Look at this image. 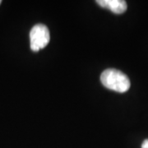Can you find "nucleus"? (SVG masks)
<instances>
[{
	"mask_svg": "<svg viewBox=\"0 0 148 148\" xmlns=\"http://www.w3.org/2000/svg\"><path fill=\"white\" fill-rule=\"evenodd\" d=\"M50 40V34L48 27L44 24H36L32 27L30 32L31 49L37 52L47 46Z\"/></svg>",
	"mask_w": 148,
	"mask_h": 148,
	"instance_id": "obj_2",
	"label": "nucleus"
},
{
	"mask_svg": "<svg viewBox=\"0 0 148 148\" xmlns=\"http://www.w3.org/2000/svg\"><path fill=\"white\" fill-rule=\"evenodd\" d=\"M101 83L110 90L123 93L130 88V80L126 74L114 69L105 70L101 75Z\"/></svg>",
	"mask_w": 148,
	"mask_h": 148,
	"instance_id": "obj_1",
	"label": "nucleus"
},
{
	"mask_svg": "<svg viewBox=\"0 0 148 148\" xmlns=\"http://www.w3.org/2000/svg\"><path fill=\"white\" fill-rule=\"evenodd\" d=\"M96 3L115 14L123 13L127 8V3L124 0H97Z\"/></svg>",
	"mask_w": 148,
	"mask_h": 148,
	"instance_id": "obj_3",
	"label": "nucleus"
},
{
	"mask_svg": "<svg viewBox=\"0 0 148 148\" xmlns=\"http://www.w3.org/2000/svg\"><path fill=\"white\" fill-rule=\"evenodd\" d=\"M142 148H148V139H146L143 141L142 144Z\"/></svg>",
	"mask_w": 148,
	"mask_h": 148,
	"instance_id": "obj_4",
	"label": "nucleus"
},
{
	"mask_svg": "<svg viewBox=\"0 0 148 148\" xmlns=\"http://www.w3.org/2000/svg\"><path fill=\"white\" fill-rule=\"evenodd\" d=\"M2 3V1H1V0H0V3Z\"/></svg>",
	"mask_w": 148,
	"mask_h": 148,
	"instance_id": "obj_5",
	"label": "nucleus"
}]
</instances>
